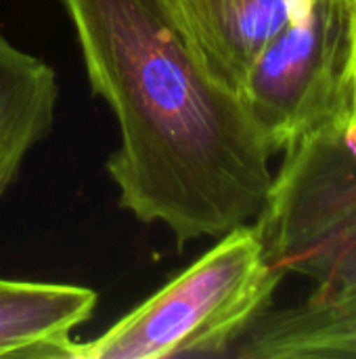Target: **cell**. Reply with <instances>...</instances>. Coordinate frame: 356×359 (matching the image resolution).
Here are the masks:
<instances>
[{"instance_id":"5","label":"cell","mask_w":356,"mask_h":359,"mask_svg":"<svg viewBox=\"0 0 356 359\" xmlns=\"http://www.w3.org/2000/svg\"><path fill=\"white\" fill-rule=\"evenodd\" d=\"M162 4L210 76L237 95L254 59L287 25L283 0H162Z\"/></svg>"},{"instance_id":"7","label":"cell","mask_w":356,"mask_h":359,"mask_svg":"<svg viewBox=\"0 0 356 359\" xmlns=\"http://www.w3.org/2000/svg\"><path fill=\"white\" fill-rule=\"evenodd\" d=\"M59 78L52 65L0 32V200L29 151L50 133Z\"/></svg>"},{"instance_id":"3","label":"cell","mask_w":356,"mask_h":359,"mask_svg":"<svg viewBox=\"0 0 356 359\" xmlns=\"http://www.w3.org/2000/svg\"><path fill=\"white\" fill-rule=\"evenodd\" d=\"M254 227L269 261L308 278L302 311L356 307V118L346 116L283 151Z\"/></svg>"},{"instance_id":"2","label":"cell","mask_w":356,"mask_h":359,"mask_svg":"<svg viewBox=\"0 0 356 359\" xmlns=\"http://www.w3.org/2000/svg\"><path fill=\"white\" fill-rule=\"evenodd\" d=\"M101 337L71 341L67 359L227 358L275 299L283 273L254 223L239 225Z\"/></svg>"},{"instance_id":"4","label":"cell","mask_w":356,"mask_h":359,"mask_svg":"<svg viewBox=\"0 0 356 359\" xmlns=\"http://www.w3.org/2000/svg\"><path fill=\"white\" fill-rule=\"evenodd\" d=\"M350 0H317L254 59L239 88L271 154L350 116L346 80Z\"/></svg>"},{"instance_id":"9","label":"cell","mask_w":356,"mask_h":359,"mask_svg":"<svg viewBox=\"0 0 356 359\" xmlns=\"http://www.w3.org/2000/svg\"><path fill=\"white\" fill-rule=\"evenodd\" d=\"M317 0H283L287 11V23H304L313 13Z\"/></svg>"},{"instance_id":"1","label":"cell","mask_w":356,"mask_h":359,"mask_svg":"<svg viewBox=\"0 0 356 359\" xmlns=\"http://www.w3.org/2000/svg\"><path fill=\"white\" fill-rule=\"evenodd\" d=\"M92 95L115 116L107 175L120 206L176 246L252 223L273 175L243 99L218 82L162 0H59Z\"/></svg>"},{"instance_id":"8","label":"cell","mask_w":356,"mask_h":359,"mask_svg":"<svg viewBox=\"0 0 356 359\" xmlns=\"http://www.w3.org/2000/svg\"><path fill=\"white\" fill-rule=\"evenodd\" d=\"M346 80H348V90H350V116L356 118V0H350V13H348Z\"/></svg>"},{"instance_id":"6","label":"cell","mask_w":356,"mask_h":359,"mask_svg":"<svg viewBox=\"0 0 356 359\" xmlns=\"http://www.w3.org/2000/svg\"><path fill=\"white\" fill-rule=\"evenodd\" d=\"M97 303L86 286L0 278V359H67L73 330Z\"/></svg>"}]
</instances>
